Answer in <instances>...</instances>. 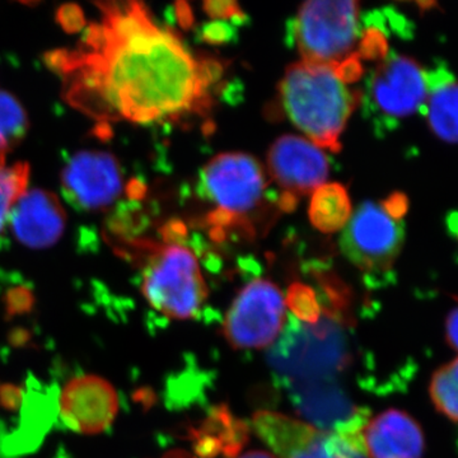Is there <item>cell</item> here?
I'll return each mask as SVG.
<instances>
[{
	"label": "cell",
	"mask_w": 458,
	"mask_h": 458,
	"mask_svg": "<svg viewBox=\"0 0 458 458\" xmlns=\"http://www.w3.org/2000/svg\"><path fill=\"white\" fill-rule=\"evenodd\" d=\"M279 92L289 120L313 144L334 153L342 149L340 135L361 95L345 86L335 65L295 63L286 69Z\"/></svg>",
	"instance_id": "7a4b0ae2"
},
{
	"label": "cell",
	"mask_w": 458,
	"mask_h": 458,
	"mask_svg": "<svg viewBox=\"0 0 458 458\" xmlns=\"http://www.w3.org/2000/svg\"><path fill=\"white\" fill-rule=\"evenodd\" d=\"M429 394L442 415L458 421V358L434 372Z\"/></svg>",
	"instance_id": "e0dca14e"
},
{
	"label": "cell",
	"mask_w": 458,
	"mask_h": 458,
	"mask_svg": "<svg viewBox=\"0 0 458 458\" xmlns=\"http://www.w3.org/2000/svg\"><path fill=\"white\" fill-rule=\"evenodd\" d=\"M335 71L344 83H352L360 80L361 73H363V68H361L358 54H352L348 59L335 65Z\"/></svg>",
	"instance_id": "603a6c76"
},
{
	"label": "cell",
	"mask_w": 458,
	"mask_h": 458,
	"mask_svg": "<svg viewBox=\"0 0 458 458\" xmlns=\"http://www.w3.org/2000/svg\"><path fill=\"white\" fill-rule=\"evenodd\" d=\"M352 216L348 192L339 183H324L313 191L310 219L318 231L333 233L345 227Z\"/></svg>",
	"instance_id": "2e32d148"
},
{
	"label": "cell",
	"mask_w": 458,
	"mask_h": 458,
	"mask_svg": "<svg viewBox=\"0 0 458 458\" xmlns=\"http://www.w3.org/2000/svg\"><path fill=\"white\" fill-rule=\"evenodd\" d=\"M96 5L101 16L82 42L47 55L72 106L104 123H157L210 106L221 63L198 60L140 2Z\"/></svg>",
	"instance_id": "6da1fadb"
},
{
	"label": "cell",
	"mask_w": 458,
	"mask_h": 458,
	"mask_svg": "<svg viewBox=\"0 0 458 458\" xmlns=\"http://www.w3.org/2000/svg\"><path fill=\"white\" fill-rule=\"evenodd\" d=\"M22 401V391L14 386L4 385L0 387V403L7 409H16Z\"/></svg>",
	"instance_id": "4316f807"
},
{
	"label": "cell",
	"mask_w": 458,
	"mask_h": 458,
	"mask_svg": "<svg viewBox=\"0 0 458 458\" xmlns=\"http://www.w3.org/2000/svg\"><path fill=\"white\" fill-rule=\"evenodd\" d=\"M29 129V119L16 98L0 90V155L17 146Z\"/></svg>",
	"instance_id": "ac0fdd59"
},
{
	"label": "cell",
	"mask_w": 458,
	"mask_h": 458,
	"mask_svg": "<svg viewBox=\"0 0 458 458\" xmlns=\"http://www.w3.org/2000/svg\"><path fill=\"white\" fill-rule=\"evenodd\" d=\"M361 439L369 458H421L426 448L418 421L396 409L367 418Z\"/></svg>",
	"instance_id": "5bb4252c"
},
{
	"label": "cell",
	"mask_w": 458,
	"mask_h": 458,
	"mask_svg": "<svg viewBox=\"0 0 458 458\" xmlns=\"http://www.w3.org/2000/svg\"><path fill=\"white\" fill-rule=\"evenodd\" d=\"M403 242V218L388 212L384 203L367 201L346 223L340 237V249L358 269L376 276L393 269Z\"/></svg>",
	"instance_id": "52a82bcc"
},
{
	"label": "cell",
	"mask_w": 458,
	"mask_h": 458,
	"mask_svg": "<svg viewBox=\"0 0 458 458\" xmlns=\"http://www.w3.org/2000/svg\"><path fill=\"white\" fill-rule=\"evenodd\" d=\"M62 183L65 198L75 207L106 209L122 195V167L110 153L80 152L63 170Z\"/></svg>",
	"instance_id": "30bf717a"
},
{
	"label": "cell",
	"mask_w": 458,
	"mask_h": 458,
	"mask_svg": "<svg viewBox=\"0 0 458 458\" xmlns=\"http://www.w3.org/2000/svg\"><path fill=\"white\" fill-rule=\"evenodd\" d=\"M358 56L367 60L381 62L387 56V41L384 33L376 29H369L364 32L360 45Z\"/></svg>",
	"instance_id": "ffe728a7"
},
{
	"label": "cell",
	"mask_w": 458,
	"mask_h": 458,
	"mask_svg": "<svg viewBox=\"0 0 458 458\" xmlns=\"http://www.w3.org/2000/svg\"><path fill=\"white\" fill-rule=\"evenodd\" d=\"M264 171L254 157L245 153H225L214 157L200 174V194L237 221L251 212L264 195Z\"/></svg>",
	"instance_id": "9c48e42d"
},
{
	"label": "cell",
	"mask_w": 458,
	"mask_h": 458,
	"mask_svg": "<svg viewBox=\"0 0 458 458\" xmlns=\"http://www.w3.org/2000/svg\"><path fill=\"white\" fill-rule=\"evenodd\" d=\"M427 95V72L411 57L391 53L367 80L364 111L378 132L393 131L401 120L423 110Z\"/></svg>",
	"instance_id": "8992f818"
},
{
	"label": "cell",
	"mask_w": 458,
	"mask_h": 458,
	"mask_svg": "<svg viewBox=\"0 0 458 458\" xmlns=\"http://www.w3.org/2000/svg\"><path fill=\"white\" fill-rule=\"evenodd\" d=\"M286 303L269 280H252L238 293L225 315L223 333L236 349H264L276 342L285 324Z\"/></svg>",
	"instance_id": "ba28073f"
},
{
	"label": "cell",
	"mask_w": 458,
	"mask_h": 458,
	"mask_svg": "<svg viewBox=\"0 0 458 458\" xmlns=\"http://www.w3.org/2000/svg\"><path fill=\"white\" fill-rule=\"evenodd\" d=\"M426 72L428 95L421 111L439 140L458 143V81L445 64Z\"/></svg>",
	"instance_id": "9a60e30c"
},
{
	"label": "cell",
	"mask_w": 458,
	"mask_h": 458,
	"mask_svg": "<svg viewBox=\"0 0 458 458\" xmlns=\"http://www.w3.org/2000/svg\"><path fill=\"white\" fill-rule=\"evenodd\" d=\"M164 458H195L192 457L191 454H189L188 452L185 451H172L168 452L167 454Z\"/></svg>",
	"instance_id": "1f68e13d"
},
{
	"label": "cell",
	"mask_w": 458,
	"mask_h": 458,
	"mask_svg": "<svg viewBox=\"0 0 458 458\" xmlns=\"http://www.w3.org/2000/svg\"><path fill=\"white\" fill-rule=\"evenodd\" d=\"M143 259L141 292L157 312L172 319L197 316L208 297L197 258L183 246L157 245L138 241Z\"/></svg>",
	"instance_id": "3957f363"
},
{
	"label": "cell",
	"mask_w": 458,
	"mask_h": 458,
	"mask_svg": "<svg viewBox=\"0 0 458 458\" xmlns=\"http://www.w3.org/2000/svg\"><path fill=\"white\" fill-rule=\"evenodd\" d=\"M445 336L451 348L458 352V300L456 307L448 313L447 321H445Z\"/></svg>",
	"instance_id": "83f0119b"
},
{
	"label": "cell",
	"mask_w": 458,
	"mask_h": 458,
	"mask_svg": "<svg viewBox=\"0 0 458 458\" xmlns=\"http://www.w3.org/2000/svg\"><path fill=\"white\" fill-rule=\"evenodd\" d=\"M59 21L68 31H77L83 26L82 11L75 5H65L59 11Z\"/></svg>",
	"instance_id": "d4e9b609"
},
{
	"label": "cell",
	"mask_w": 458,
	"mask_h": 458,
	"mask_svg": "<svg viewBox=\"0 0 458 458\" xmlns=\"http://www.w3.org/2000/svg\"><path fill=\"white\" fill-rule=\"evenodd\" d=\"M366 414H355L335 429L319 428L282 412H256V436L278 458H369L361 439Z\"/></svg>",
	"instance_id": "277c9868"
},
{
	"label": "cell",
	"mask_w": 458,
	"mask_h": 458,
	"mask_svg": "<svg viewBox=\"0 0 458 458\" xmlns=\"http://www.w3.org/2000/svg\"><path fill=\"white\" fill-rule=\"evenodd\" d=\"M447 229L452 237L457 241L458 243V209L454 210L447 216Z\"/></svg>",
	"instance_id": "f546056e"
},
{
	"label": "cell",
	"mask_w": 458,
	"mask_h": 458,
	"mask_svg": "<svg viewBox=\"0 0 458 458\" xmlns=\"http://www.w3.org/2000/svg\"><path fill=\"white\" fill-rule=\"evenodd\" d=\"M236 33L234 26L229 25L225 21H212V22L205 23L200 30L201 38L205 42L214 45L233 41L236 38Z\"/></svg>",
	"instance_id": "44dd1931"
},
{
	"label": "cell",
	"mask_w": 458,
	"mask_h": 458,
	"mask_svg": "<svg viewBox=\"0 0 458 458\" xmlns=\"http://www.w3.org/2000/svg\"><path fill=\"white\" fill-rule=\"evenodd\" d=\"M29 180V165H5V161H0V231L8 221L13 205L27 191Z\"/></svg>",
	"instance_id": "d6986e66"
},
{
	"label": "cell",
	"mask_w": 458,
	"mask_h": 458,
	"mask_svg": "<svg viewBox=\"0 0 458 458\" xmlns=\"http://www.w3.org/2000/svg\"><path fill=\"white\" fill-rule=\"evenodd\" d=\"M12 232L31 249L53 246L65 228V213L59 199L45 190L26 191L9 213Z\"/></svg>",
	"instance_id": "4fadbf2b"
},
{
	"label": "cell",
	"mask_w": 458,
	"mask_h": 458,
	"mask_svg": "<svg viewBox=\"0 0 458 458\" xmlns=\"http://www.w3.org/2000/svg\"><path fill=\"white\" fill-rule=\"evenodd\" d=\"M162 234H164V240L167 245L182 246L186 236H188V232H186L185 225L182 222L172 221L162 228Z\"/></svg>",
	"instance_id": "484cf974"
},
{
	"label": "cell",
	"mask_w": 458,
	"mask_h": 458,
	"mask_svg": "<svg viewBox=\"0 0 458 458\" xmlns=\"http://www.w3.org/2000/svg\"><path fill=\"white\" fill-rule=\"evenodd\" d=\"M174 13H176L177 20L183 29H190L194 23V16H192L191 8L189 7L188 3L180 2L174 5Z\"/></svg>",
	"instance_id": "f1b7e54d"
},
{
	"label": "cell",
	"mask_w": 458,
	"mask_h": 458,
	"mask_svg": "<svg viewBox=\"0 0 458 458\" xmlns=\"http://www.w3.org/2000/svg\"><path fill=\"white\" fill-rule=\"evenodd\" d=\"M267 165L285 194L307 195L324 185L328 176L327 157L311 140L284 135L271 146Z\"/></svg>",
	"instance_id": "7c38bea8"
},
{
	"label": "cell",
	"mask_w": 458,
	"mask_h": 458,
	"mask_svg": "<svg viewBox=\"0 0 458 458\" xmlns=\"http://www.w3.org/2000/svg\"><path fill=\"white\" fill-rule=\"evenodd\" d=\"M8 312L11 315L29 311L31 309V294L26 289H14L9 294L7 301Z\"/></svg>",
	"instance_id": "cb8c5ba5"
},
{
	"label": "cell",
	"mask_w": 458,
	"mask_h": 458,
	"mask_svg": "<svg viewBox=\"0 0 458 458\" xmlns=\"http://www.w3.org/2000/svg\"><path fill=\"white\" fill-rule=\"evenodd\" d=\"M237 458H278L273 452L270 451H262V450H255L249 451L246 454H241Z\"/></svg>",
	"instance_id": "4dcf8cb0"
},
{
	"label": "cell",
	"mask_w": 458,
	"mask_h": 458,
	"mask_svg": "<svg viewBox=\"0 0 458 458\" xmlns=\"http://www.w3.org/2000/svg\"><path fill=\"white\" fill-rule=\"evenodd\" d=\"M59 408L63 423L69 429L90 436L111 427L119 411V396L106 379L80 376L63 388Z\"/></svg>",
	"instance_id": "8fae6325"
},
{
	"label": "cell",
	"mask_w": 458,
	"mask_h": 458,
	"mask_svg": "<svg viewBox=\"0 0 458 458\" xmlns=\"http://www.w3.org/2000/svg\"><path fill=\"white\" fill-rule=\"evenodd\" d=\"M357 2L304 3L288 26V41H294L303 62L337 65L352 56L360 36Z\"/></svg>",
	"instance_id": "5b68a950"
},
{
	"label": "cell",
	"mask_w": 458,
	"mask_h": 458,
	"mask_svg": "<svg viewBox=\"0 0 458 458\" xmlns=\"http://www.w3.org/2000/svg\"><path fill=\"white\" fill-rule=\"evenodd\" d=\"M204 11L216 21H225V18L233 20V18L243 16L242 9L236 2L231 0H212V2L204 3Z\"/></svg>",
	"instance_id": "7402d4cb"
}]
</instances>
